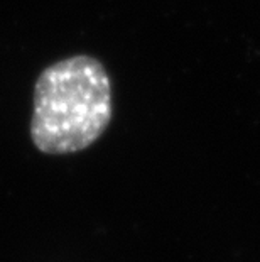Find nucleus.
Instances as JSON below:
<instances>
[{"mask_svg": "<svg viewBox=\"0 0 260 262\" xmlns=\"http://www.w3.org/2000/svg\"><path fill=\"white\" fill-rule=\"evenodd\" d=\"M112 120V83L93 56L76 54L49 64L34 86L31 139L44 154L90 147Z\"/></svg>", "mask_w": 260, "mask_h": 262, "instance_id": "1", "label": "nucleus"}]
</instances>
